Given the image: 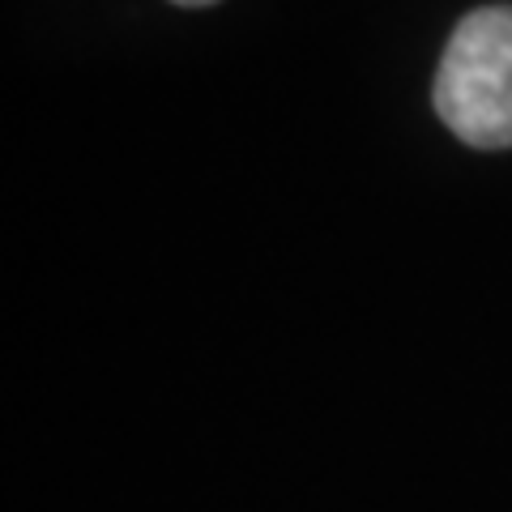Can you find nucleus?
<instances>
[{"label":"nucleus","instance_id":"nucleus-1","mask_svg":"<svg viewBox=\"0 0 512 512\" xmlns=\"http://www.w3.org/2000/svg\"><path fill=\"white\" fill-rule=\"evenodd\" d=\"M436 111L474 150L512 146V5L457 22L436 73Z\"/></svg>","mask_w":512,"mask_h":512},{"label":"nucleus","instance_id":"nucleus-2","mask_svg":"<svg viewBox=\"0 0 512 512\" xmlns=\"http://www.w3.org/2000/svg\"><path fill=\"white\" fill-rule=\"evenodd\" d=\"M175 5H184V9H201V5H214V0H175Z\"/></svg>","mask_w":512,"mask_h":512}]
</instances>
